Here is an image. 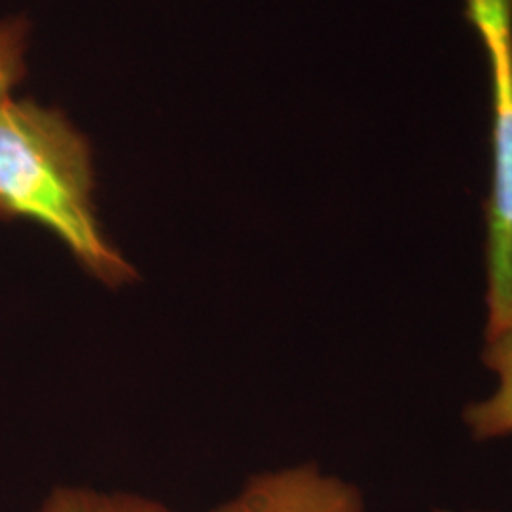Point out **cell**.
<instances>
[{"label":"cell","instance_id":"obj_4","mask_svg":"<svg viewBox=\"0 0 512 512\" xmlns=\"http://www.w3.org/2000/svg\"><path fill=\"white\" fill-rule=\"evenodd\" d=\"M482 363L497 378L494 393L463 412L473 439L494 440L512 435V329L501 330L486 338Z\"/></svg>","mask_w":512,"mask_h":512},{"label":"cell","instance_id":"obj_7","mask_svg":"<svg viewBox=\"0 0 512 512\" xmlns=\"http://www.w3.org/2000/svg\"><path fill=\"white\" fill-rule=\"evenodd\" d=\"M471 512H486V511H471Z\"/></svg>","mask_w":512,"mask_h":512},{"label":"cell","instance_id":"obj_6","mask_svg":"<svg viewBox=\"0 0 512 512\" xmlns=\"http://www.w3.org/2000/svg\"><path fill=\"white\" fill-rule=\"evenodd\" d=\"M29 31L31 25L25 18L0 21V105L12 97V90L27 74Z\"/></svg>","mask_w":512,"mask_h":512},{"label":"cell","instance_id":"obj_5","mask_svg":"<svg viewBox=\"0 0 512 512\" xmlns=\"http://www.w3.org/2000/svg\"><path fill=\"white\" fill-rule=\"evenodd\" d=\"M37 512H173L133 494H103L90 488H55Z\"/></svg>","mask_w":512,"mask_h":512},{"label":"cell","instance_id":"obj_1","mask_svg":"<svg viewBox=\"0 0 512 512\" xmlns=\"http://www.w3.org/2000/svg\"><path fill=\"white\" fill-rule=\"evenodd\" d=\"M88 137L63 110L10 97L0 105V220H29L59 239L109 289L137 272L107 238L93 200Z\"/></svg>","mask_w":512,"mask_h":512},{"label":"cell","instance_id":"obj_3","mask_svg":"<svg viewBox=\"0 0 512 512\" xmlns=\"http://www.w3.org/2000/svg\"><path fill=\"white\" fill-rule=\"evenodd\" d=\"M211 512H366L361 492L317 465L251 476L234 499Z\"/></svg>","mask_w":512,"mask_h":512},{"label":"cell","instance_id":"obj_2","mask_svg":"<svg viewBox=\"0 0 512 512\" xmlns=\"http://www.w3.org/2000/svg\"><path fill=\"white\" fill-rule=\"evenodd\" d=\"M488 57L492 179L484 200L486 338L512 329V0H463Z\"/></svg>","mask_w":512,"mask_h":512}]
</instances>
